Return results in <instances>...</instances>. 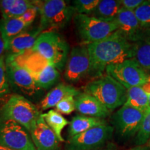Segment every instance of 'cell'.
I'll return each instance as SVG.
<instances>
[{
	"instance_id": "obj_1",
	"label": "cell",
	"mask_w": 150,
	"mask_h": 150,
	"mask_svg": "<svg viewBox=\"0 0 150 150\" xmlns=\"http://www.w3.org/2000/svg\"><path fill=\"white\" fill-rule=\"evenodd\" d=\"M134 43L119 31L99 42L87 45L91 59V73L101 75L109 65L132 59Z\"/></svg>"
},
{
	"instance_id": "obj_2",
	"label": "cell",
	"mask_w": 150,
	"mask_h": 150,
	"mask_svg": "<svg viewBox=\"0 0 150 150\" xmlns=\"http://www.w3.org/2000/svg\"><path fill=\"white\" fill-rule=\"evenodd\" d=\"M6 60L27 70L41 89L50 88L60 77L59 70L33 49L18 55L9 54Z\"/></svg>"
},
{
	"instance_id": "obj_3",
	"label": "cell",
	"mask_w": 150,
	"mask_h": 150,
	"mask_svg": "<svg viewBox=\"0 0 150 150\" xmlns=\"http://www.w3.org/2000/svg\"><path fill=\"white\" fill-rule=\"evenodd\" d=\"M83 91L95 97L111 112L124 106L127 100V89L107 74L90 81Z\"/></svg>"
},
{
	"instance_id": "obj_4",
	"label": "cell",
	"mask_w": 150,
	"mask_h": 150,
	"mask_svg": "<svg viewBox=\"0 0 150 150\" xmlns=\"http://www.w3.org/2000/svg\"><path fill=\"white\" fill-rule=\"evenodd\" d=\"M41 114L33 103L24 96L12 95L1 108L0 119L11 120L31 134Z\"/></svg>"
},
{
	"instance_id": "obj_5",
	"label": "cell",
	"mask_w": 150,
	"mask_h": 150,
	"mask_svg": "<svg viewBox=\"0 0 150 150\" xmlns=\"http://www.w3.org/2000/svg\"><path fill=\"white\" fill-rule=\"evenodd\" d=\"M33 50L41 54L58 70L63 68L68 59V45L63 37L54 31L41 33Z\"/></svg>"
},
{
	"instance_id": "obj_6",
	"label": "cell",
	"mask_w": 150,
	"mask_h": 150,
	"mask_svg": "<svg viewBox=\"0 0 150 150\" xmlns=\"http://www.w3.org/2000/svg\"><path fill=\"white\" fill-rule=\"evenodd\" d=\"M37 6L40 14L39 27L42 31L64 27L75 12L74 7L64 0L37 1Z\"/></svg>"
},
{
	"instance_id": "obj_7",
	"label": "cell",
	"mask_w": 150,
	"mask_h": 150,
	"mask_svg": "<svg viewBox=\"0 0 150 150\" xmlns=\"http://www.w3.org/2000/svg\"><path fill=\"white\" fill-rule=\"evenodd\" d=\"M74 24L84 44L89 45L106 38L117 30L114 21H106L83 14H76Z\"/></svg>"
},
{
	"instance_id": "obj_8",
	"label": "cell",
	"mask_w": 150,
	"mask_h": 150,
	"mask_svg": "<svg viewBox=\"0 0 150 150\" xmlns=\"http://www.w3.org/2000/svg\"><path fill=\"white\" fill-rule=\"evenodd\" d=\"M0 145L13 150H36L29 131L11 120L0 119Z\"/></svg>"
},
{
	"instance_id": "obj_9",
	"label": "cell",
	"mask_w": 150,
	"mask_h": 150,
	"mask_svg": "<svg viewBox=\"0 0 150 150\" xmlns=\"http://www.w3.org/2000/svg\"><path fill=\"white\" fill-rule=\"evenodd\" d=\"M113 127L106 125L93 127L81 134L68 138L66 150H96L111 138Z\"/></svg>"
},
{
	"instance_id": "obj_10",
	"label": "cell",
	"mask_w": 150,
	"mask_h": 150,
	"mask_svg": "<svg viewBox=\"0 0 150 150\" xmlns=\"http://www.w3.org/2000/svg\"><path fill=\"white\" fill-rule=\"evenodd\" d=\"M106 74L117 81L127 90L141 86L148 77L147 72L134 59H127L106 68Z\"/></svg>"
},
{
	"instance_id": "obj_11",
	"label": "cell",
	"mask_w": 150,
	"mask_h": 150,
	"mask_svg": "<svg viewBox=\"0 0 150 150\" xmlns=\"http://www.w3.org/2000/svg\"><path fill=\"white\" fill-rule=\"evenodd\" d=\"M148 110L122 106L112 116V123L117 134L122 138L136 136Z\"/></svg>"
},
{
	"instance_id": "obj_12",
	"label": "cell",
	"mask_w": 150,
	"mask_h": 150,
	"mask_svg": "<svg viewBox=\"0 0 150 150\" xmlns=\"http://www.w3.org/2000/svg\"><path fill=\"white\" fill-rule=\"evenodd\" d=\"M91 59L87 45L74 47L70 52L65 67V78L76 83L91 73Z\"/></svg>"
},
{
	"instance_id": "obj_13",
	"label": "cell",
	"mask_w": 150,
	"mask_h": 150,
	"mask_svg": "<svg viewBox=\"0 0 150 150\" xmlns=\"http://www.w3.org/2000/svg\"><path fill=\"white\" fill-rule=\"evenodd\" d=\"M7 74L10 85L26 96L33 97L41 91L30 73L13 62L6 60Z\"/></svg>"
},
{
	"instance_id": "obj_14",
	"label": "cell",
	"mask_w": 150,
	"mask_h": 150,
	"mask_svg": "<svg viewBox=\"0 0 150 150\" xmlns=\"http://www.w3.org/2000/svg\"><path fill=\"white\" fill-rule=\"evenodd\" d=\"M113 21L117 25V31L131 42L140 40L150 30L141 27L134 11L124 8L120 10Z\"/></svg>"
},
{
	"instance_id": "obj_15",
	"label": "cell",
	"mask_w": 150,
	"mask_h": 150,
	"mask_svg": "<svg viewBox=\"0 0 150 150\" xmlns=\"http://www.w3.org/2000/svg\"><path fill=\"white\" fill-rule=\"evenodd\" d=\"M31 136L36 150L60 149L59 139L41 115L31 132Z\"/></svg>"
},
{
	"instance_id": "obj_16",
	"label": "cell",
	"mask_w": 150,
	"mask_h": 150,
	"mask_svg": "<svg viewBox=\"0 0 150 150\" xmlns=\"http://www.w3.org/2000/svg\"><path fill=\"white\" fill-rule=\"evenodd\" d=\"M76 110L83 115L96 118L108 117L111 111L92 95L86 93H80L75 97Z\"/></svg>"
},
{
	"instance_id": "obj_17",
	"label": "cell",
	"mask_w": 150,
	"mask_h": 150,
	"mask_svg": "<svg viewBox=\"0 0 150 150\" xmlns=\"http://www.w3.org/2000/svg\"><path fill=\"white\" fill-rule=\"evenodd\" d=\"M42 33L40 27L23 32L13 38L6 45V50L11 55H18L31 50L34 47L38 38Z\"/></svg>"
},
{
	"instance_id": "obj_18",
	"label": "cell",
	"mask_w": 150,
	"mask_h": 150,
	"mask_svg": "<svg viewBox=\"0 0 150 150\" xmlns=\"http://www.w3.org/2000/svg\"><path fill=\"white\" fill-rule=\"evenodd\" d=\"M80 92L73 86L65 83H59L45 96L40 102V108L47 110L55 107L63 99L68 96L76 97Z\"/></svg>"
},
{
	"instance_id": "obj_19",
	"label": "cell",
	"mask_w": 150,
	"mask_h": 150,
	"mask_svg": "<svg viewBox=\"0 0 150 150\" xmlns=\"http://www.w3.org/2000/svg\"><path fill=\"white\" fill-rule=\"evenodd\" d=\"M37 6V1L1 0L0 11L3 19L20 18L26 11Z\"/></svg>"
},
{
	"instance_id": "obj_20",
	"label": "cell",
	"mask_w": 150,
	"mask_h": 150,
	"mask_svg": "<svg viewBox=\"0 0 150 150\" xmlns=\"http://www.w3.org/2000/svg\"><path fill=\"white\" fill-rule=\"evenodd\" d=\"M134 43L132 59L149 74L150 72V30L145 36Z\"/></svg>"
},
{
	"instance_id": "obj_21",
	"label": "cell",
	"mask_w": 150,
	"mask_h": 150,
	"mask_svg": "<svg viewBox=\"0 0 150 150\" xmlns=\"http://www.w3.org/2000/svg\"><path fill=\"white\" fill-rule=\"evenodd\" d=\"M107 124L104 119L88 117L83 115H76L72 117L68 127L69 138L81 134L93 127Z\"/></svg>"
},
{
	"instance_id": "obj_22",
	"label": "cell",
	"mask_w": 150,
	"mask_h": 150,
	"mask_svg": "<svg viewBox=\"0 0 150 150\" xmlns=\"http://www.w3.org/2000/svg\"><path fill=\"white\" fill-rule=\"evenodd\" d=\"M29 27L20 18L3 19L0 22V31L6 45L13 38L25 31Z\"/></svg>"
},
{
	"instance_id": "obj_23",
	"label": "cell",
	"mask_w": 150,
	"mask_h": 150,
	"mask_svg": "<svg viewBox=\"0 0 150 150\" xmlns=\"http://www.w3.org/2000/svg\"><path fill=\"white\" fill-rule=\"evenodd\" d=\"M121 8L120 0H102L91 16L106 21H113Z\"/></svg>"
},
{
	"instance_id": "obj_24",
	"label": "cell",
	"mask_w": 150,
	"mask_h": 150,
	"mask_svg": "<svg viewBox=\"0 0 150 150\" xmlns=\"http://www.w3.org/2000/svg\"><path fill=\"white\" fill-rule=\"evenodd\" d=\"M127 100L124 106L144 111L150 109L149 97L140 86L127 89Z\"/></svg>"
},
{
	"instance_id": "obj_25",
	"label": "cell",
	"mask_w": 150,
	"mask_h": 150,
	"mask_svg": "<svg viewBox=\"0 0 150 150\" xmlns=\"http://www.w3.org/2000/svg\"><path fill=\"white\" fill-rule=\"evenodd\" d=\"M41 116L45 120L47 125L54 131L59 142H65L62 136V131L67 125H70L68 120L61 113L54 110H50L46 113L41 114Z\"/></svg>"
},
{
	"instance_id": "obj_26",
	"label": "cell",
	"mask_w": 150,
	"mask_h": 150,
	"mask_svg": "<svg viewBox=\"0 0 150 150\" xmlns=\"http://www.w3.org/2000/svg\"><path fill=\"white\" fill-rule=\"evenodd\" d=\"M137 146L150 144V109L148 110L136 136L135 140Z\"/></svg>"
},
{
	"instance_id": "obj_27",
	"label": "cell",
	"mask_w": 150,
	"mask_h": 150,
	"mask_svg": "<svg viewBox=\"0 0 150 150\" xmlns=\"http://www.w3.org/2000/svg\"><path fill=\"white\" fill-rule=\"evenodd\" d=\"M134 12L141 27L150 29V0H144L143 3Z\"/></svg>"
},
{
	"instance_id": "obj_28",
	"label": "cell",
	"mask_w": 150,
	"mask_h": 150,
	"mask_svg": "<svg viewBox=\"0 0 150 150\" xmlns=\"http://www.w3.org/2000/svg\"><path fill=\"white\" fill-rule=\"evenodd\" d=\"M99 3V0H76L73 1L74 10L77 14L91 16Z\"/></svg>"
},
{
	"instance_id": "obj_29",
	"label": "cell",
	"mask_w": 150,
	"mask_h": 150,
	"mask_svg": "<svg viewBox=\"0 0 150 150\" xmlns=\"http://www.w3.org/2000/svg\"><path fill=\"white\" fill-rule=\"evenodd\" d=\"M10 92V83L7 74L4 56L0 59V99Z\"/></svg>"
},
{
	"instance_id": "obj_30",
	"label": "cell",
	"mask_w": 150,
	"mask_h": 150,
	"mask_svg": "<svg viewBox=\"0 0 150 150\" xmlns=\"http://www.w3.org/2000/svg\"><path fill=\"white\" fill-rule=\"evenodd\" d=\"M56 111L64 115H70L76 110L75 105V97L68 96L61 100L55 106Z\"/></svg>"
},
{
	"instance_id": "obj_31",
	"label": "cell",
	"mask_w": 150,
	"mask_h": 150,
	"mask_svg": "<svg viewBox=\"0 0 150 150\" xmlns=\"http://www.w3.org/2000/svg\"><path fill=\"white\" fill-rule=\"evenodd\" d=\"M38 11H39V9L37 6L34 7V8H31L26 11V12L20 17V18H21L26 24H27L28 25H31V24L33 23V22L35 20V18H36Z\"/></svg>"
},
{
	"instance_id": "obj_32",
	"label": "cell",
	"mask_w": 150,
	"mask_h": 150,
	"mask_svg": "<svg viewBox=\"0 0 150 150\" xmlns=\"http://www.w3.org/2000/svg\"><path fill=\"white\" fill-rule=\"evenodd\" d=\"M144 0H120L122 8L134 11L143 3Z\"/></svg>"
},
{
	"instance_id": "obj_33",
	"label": "cell",
	"mask_w": 150,
	"mask_h": 150,
	"mask_svg": "<svg viewBox=\"0 0 150 150\" xmlns=\"http://www.w3.org/2000/svg\"><path fill=\"white\" fill-rule=\"evenodd\" d=\"M142 89L147 93L148 97L150 96V74L148 75V77L146 80V81L144 83L142 86H140Z\"/></svg>"
},
{
	"instance_id": "obj_34",
	"label": "cell",
	"mask_w": 150,
	"mask_h": 150,
	"mask_svg": "<svg viewBox=\"0 0 150 150\" xmlns=\"http://www.w3.org/2000/svg\"><path fill=\"white\" fill-rule=\"evenodd\" d=\"M6 50L5 47V42L4 41V39L1 35V31H0V59L3 56V54Z\"/></svg>"
},
{
	"instance_id": "obj_35",
	"label": "cell",
	"mask_w": 150,
	"mask_h": 150,
	"mask_svg": "<svg viewBox=\"0 0 150 150\" xmlns=\"http://www.w3.org/2000/svg\"><path fill=\"white\" fill-rule=\"evenodd\" d=\"M129 150H150V144H147V145H145L136 146V147Z\"/></svg>"
},
{
	"instance_id": "obj_36",
	"label": "cell",
	"mask_w": 150,
	"mask_h": 150,
	"mask_svg": "<svg viewBox=\"0 0 150 150\" xmlns=\"http://www.w3.org/2000/svg\"><path fill=\"white\" fill-rule=\"evenodd\" d=\"M0 150H13V149H11L10 148L6 147H4V146L0 145Z\"/></svg>"
},
{
	"instance_id": "obj_37",
	"label": "cell",
	"mask_w": 150,
	"mask_h": 150,
	"mask_svg": "<svg viewBox=\"0 0 150 150\" xmlns=\"http://www.w3.org/2000/svg\"><path fill=\"white\" fill-rule=\"evenodd\" d=\"M149 105H150V96H149Z\"/></svg>"
},
{
	"instance_id": "obj_38",
	"label": "cell",
	"mask_w": 150,
	"mask_h": 150,
	"mask_svg": "<svg viewBox=\"0 0 150 150\" xmlns=\"http://www.w3.org/2000/svg\"><path fill=\"white\" fill-rule=\"evenodd\" d=\"M102 150H111V149H102Z\"/></svg>"
}]
</instances>
